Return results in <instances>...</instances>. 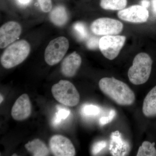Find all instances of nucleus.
I'll return each instance as SVG.
<instances>
[{
    "mask_svg": "<svg viewBox=\"0 0 156 156\" xmlns=\"http://www.w3.org/2000/svg\"><path fill=\"white\" fill-rule=\"evenodd\" d=\"M101 92L119 105H130L135 101L134 92L128 85L114 78H102L99 82Z\"/></svg>",
    "mask_w": 156,
    "mask_h": 156,
    "instance_id": "1",
    "label": "nucleus"
},
{
    "mask_svg": "<svg viewBox=\"0 0 156 156\" xmlns=\"http://www.w3.org/2000/svg\"><path fill=\"white\" fill-rule=\"evenodd\" d=\"M153 61L148 54L140 53L134 57L133 65L128 70L129 80L135 85H142L148 80L151 72Z\"/></svg>",
    "mask_w": 156,
    "mask_h": 156,
    "instance_id": "2",
    "label": "nucleus"
},
{
    "mask_svg": "<svg viewBox=\"0 0 156 156\" xmlns=\"http://www.w3.org/2000/svg\"><path fill=\"white\" fill-rule=\"evenodd\" d=\"M30 50V45L25 40L13 43L3 52L1 57V64L7 69L15 67L25 60Z\"/></svg>",
    "mask_w": 156,
    "mask_h": 156,
    "instance_id": "3",
    "label": "nucleus"
},
{
    "mask_svg": "<svg viewBox=\"0 0 156 156\" xmlns=\"http://www.w3.org/2000/svg\"><path fill=\"white\" fill-rule=\"evenodd\" d=\"M51 92L55 99L65 106H76L80 102V94L74 85L69 81H59L52 87Z\"/></svg>",
    "mask_w": 156,
    "mask_h": 156,
    "instance_id": "4",
    "label": "nucleus"
},
{
    "mask_svg": "<svg viewBox=\"0 0 156 156\" xmlns=\"http://www.w3.org/2000/svg\"><path fill=\"white\" fill-rule=\"evenodd\" d=\"M69 48V42L66 37H59L50 42L45 50V61L49 65H55L63 58Z\"/></svg>",
    "mask_w": 156,
    "mask_h": 156,
    "instance_id": "5",
    "label": "nucleus"
},
{
    "mask_svg": "<svg viewBox=\"0 0 156 156\" xmlns=\"http://www.w3.org/2000/svg\"><path fill=\"white\" fill-rule=\"evenodd\" d=\"M126 41L123 36H104L99 40V48L105 58L113 60L119 55Z\"/></svg>",
    "mask_w": 156,
    "mask_h": 156,
    "instance_id": "6",
    "label": "nucleus"
},
{
    "mask_svg": "<svg viewBox=\"0 0 156 156\" xmlns=\"http://www.w3.org/2000/svg\"><path fill=\"white\" fill-rule=\"evenodd\" d=\"M90 28L93 33L97 35H115L122 31L123 24L117 20L103 17L94 20Z\"/></svg>",
    "mask_w": 156,
    "mask_h": 156,
    "instance_id": "7",
    "label": "nucleus"
},
{
    "mask_svg": "<svg viewBox=\"0 0 156 156\" xmlns=\"http://www.w3.org/2000/svg\"><path fill=\"white\" fill-rule=\"evenodd\" d=\"M50 150L54 156H74L76 150L69 138L61 135H55L50 139Z\"/></svg>",
    "mask_w": 156,
    "mask_h": 156,
    "instance_id": "8",
    "label": "nucleus"
},
{
    "mask_svg": "<svg viewBox=\"0 0 156 156\" xmlns=\"http://www.w3.org/2000/svg\"><path fill=\"white\" fill-rule=\"evenodd\" d=\"M120 19L133 23H142L146 22L149 17L147 9L141 5H135L126 9L120 10L118 13Z\"/></svg>",
    "mask_w": 156,
    "mask_h": 156,
    "instance_id": "9",
    "label": "nucleus"
},
{
    "mask_svg": "<svg viewBox=\"0 0 156 156\" xmlns=\"http://www.w3.org/2000/svg\"><path fill=\"white\" fill-rule=\"evenodd\" d=\"M22 32V28L15 21H9L0 28V48L3 49L15 41Z\"/></svg>",
    "mask_w": 156,
    "mask_h": 156,
    "instance_id": "10",
    "label": "nucleus"
},
{
    "mask_svg": "<svg viewBox=\"0 0 156 156\" xmlns=\"http://www.w3.org/2000/svg\"><path fill=\"white\" fill-rule=\"evenodd\" d=\"M31 110V104L28 95L23 94L17 98L13 105L11 116L16 121H23L29 117Z\"/></svg>",
    "mask_w": 156,
    "mask_h": 156,
    "instance_id": "11",
    "label": "nucleus"
},
{
    "mask_svg": "<svg viewBox=\"0 0 156 156\" xmlns=\"http://www.w3.org/2000/svg\"><path fill=\"white\" fill-rule=\"evenodd\" d=\"M109 149L112 156H126L130 152L131 146L119 131H116L111 134Z\"/></svg>",
    "mask_w": 156,
    "mask_h": 156,
    "instance_id": "12",
    "label": "nucleus"
},
{
    "mask_svg": "<svg viewBox=\"0 0 156 156\" xmlns=\"http://www.w3.org/2000/svg\"><path fill=\"white\" fill-rule=\"evenodd\" d=\"M82 63L81 56L76 52H73L64 58L61 66L62 74L67 77L75 75Z\"/></svg>",
    "mask_w": 156,
    "mask_h": 156,
    "instance_id": "13",
    "label": "nucleus"
},
{
    "mask_svg": "<svg viewBox=\"0 0 156 156\" xmlns=\"http://www.w3.org/2000/svg\"><path fill=\"white\" fill-rule=\"evenodd\" d=\"M142 110L146 117L156 116V86L148 92L144 98Z\"/></svg>",
    "mask_w": 156,
    "mask_h": 156,
    "instance_id": "14",
    "label": "nucleus"
},
{
    "mask_svg": "<svg viewBox=\"0 0 156 156\" xmlns=\"http://www.w3.org/2000/svg\"><path fill=\"white\" fill-rule=\"evenodd\" d=\"M26 149L34 156H47L50 154L49 149L44 143L39 139L29 141L25 145Z\"/></svg>",
    "mask_w": 156,
    "mask_h": 156,
    "instance_id": "15",
    "label": "nucleus"
},
{
    "mask_svg": "<svg viewBox=\"0 0 156 156\" xmlns=\"http://www.w3.org/2000/svg\"><path fill=\"white\" fill-rule=\"evenodd\" d=\"M50 18L51 22L55 25L62 26L67 22L68 20L67 10L64 6H56L50 12Z\"/></svg>",
    "mask_w": 156,
    "mask_h": 156,
    "instance_id": "16",
    "label": "nucleus"
},
{
    "mask_svg": "<svg viewBox=\"0 0 156 156\" xmlns=\"http://www.w3.org/2000/svg\"><path fill=\"white\" fill-rule=\"evenodd\" d=\"M127 2V0H101L100 5L105 10L115 11L125 9Z\"/></svg>",
    "mask_w": 156,
    "mask_h": 156,
    "instance_id": "17",
    "label": "nucleus"
},
{
    "mask_svg": "<svg viewBox=\"0 0 156 156\" xmlns=\"http://www.w3.org/2000/svg\"><path fill=\"white\" fill-rule=\"evenodd\" d=\"M155 143L145 141L143 143L142 145L140 147L136 156H155L156 149L154 147Z\"/></svg>",
    "mask_w": 156,
    "mask_h": 156,
    "instance_id": "18",
    "label": "nucleus"
},
{
    "mask_svg": "<svg viewBox=\"0 0 156 156\" xmlns=\"http://www.w3.org/2000/svg\"><path fill=\"white\" fill-rule=\"evenodd\" d=\"M69 109L59 108L53 117V123L54 126H57L61 123L62 121L66 119L70 115Z\"/></svg>",
    "mask_w": 156,
    "mask_h": 156,
    "instance_id": "19",
    "label": "nucleus"
},
{
    "mask_svg": "<svg viewBox=\"0 0 156 156\" xmlns=\"http://www.w3.org/2000/svg\"><path fill=\"white\" fill-rule=\"evenodd\" d=\"M73 30L78 38L84 40L88 36V30L86 26L83 23H76L73 25Z\"/></svg>",
    "mask_w": 156,
    "mask_h": 156,
    "instance_id": "20",
    "label": "nucleus"
},
{
    "mask_svg": "<svg viewBox=\"0 0 156 156\" xmlns=\"http://www.w3.org/2000/svg\"><path fill=\"white\" fill-rule=\"evenodd\" d=\"M100 109L98 106L92 105H87L83 107L82 112L86 116H95L99 114Z\"/></svg>",
    "mask_w": 156,
    "mask_h": 156,
    "instance_id": "21",
    "label": "nucleus"
},
{
    "mask_svg": "<svg viewBox=\"0 0 156 156\" xmlns=\"http://www.w3.org/2000/svg\"><path fill=\"white\" fill-rule=\"evenodd\" d=\"M107 143L105 140H101L95 143L92 146V153L93 155H95L99 153L103 149L106 147Z\"/></svg>",
    "mask_w": 156,
    "mask_h": 156,
    "instance_id": "22",
    "label": "nucleus"
},
{
    "mask_svg": "<svg viewBox=\"0 0 156 156\" xmlns=\"http://www.w3.org/2000/svg\"><path fill=\"white\" fill-rule=\"evenodd\" d=\"M40 8L43 12L47 13L52 10V4L51 0H38Z\"/></svg>",
    "mask_w": 156,
    "mask_h": 156,
    "instance_id": "23",
    "label": "nucleus"
},
{
    "mask_svg": "<svg viewBox=\"0 0 156 156\" xmlns=\"http://www.w3.org/2000/svg\"><path fill=\"white\" fill-rule=\"evenodd\" d=\"M116 115V112L115 110L112 109L110 112L109 115L107 117H101L99 120V123L101 126H104L110 123L114 119Z\"/></svg>",
    "mask_w": 156,
    "mask_h": 156,
    "instance_id": "24",
    "label": "nucleus"
},
{
    "mask_svg": "<svg viewBox=\"0 0 156 156\" xmlns=\"http://www.w3.org/2000/svg\"><path fill=\"white\" fill-rule=\"evenodd\" d=\"M99 40L100 39L96 37H91L87 41V48L90 50H95L99 48Z\"/></svg>",
    "mask_w": 156,
    "mask_h": 156,
    "instance_id": "25",
    "label": "nucleus"
},
{
    "mask_svg": "<svg viewBox=\"0 0 156 156\" xmlns=\"http://www.w3.org/2000/svg\"><path fill=\"white\" fill-rule=\"evenodd\" d=\"M141 6L146 9L150 5V2L148 0H142L141 2Z\"/></svg>",
    "mask_w": 156,
    "mask_h": 156,
    "instance_id": "26",
    "label": "nucleus"
},
{
    "mask_svg": "<svg viewBox=\"0 0 156 156\" xmlns=\"http://www.w3.org/2000/svg\"><path fill=\"white\" fill-rule=\"evenodd\" d=\"M20 5H28L31 2L32 0H17Z\"/></svg>",
    "mask_w": 156,
    "mask_h": 156,
    "instance_id": "27",
    "label": "nucleus"
},
{
    "mask_svg": "<svg viewBox=\"0 0 156 156\" xmlns=\"http://www.w3.org/2000/svg\"><path fill=\"white\" fill-rule=\"evenodd\" d=\"M153 11L154 13L156 15V0H152Z\"/></svg>",
    "mask_w": 156,
    "mask_h": 156,
    "instance_id": "28",
    "label": "nucleus"
},
{
    "mask_svg": "<svg viewBox=\"0 0 156 156\" xmlns=\"http://www.w3.org/2000/svg\"><path fill=\"white\" fill-rule=\"evenodd\" d=\"M3 100V98L2 95H1V101H0V103H2Z\"/></svg>",
    "mask_w": 156,
    "mask_h": 156,
    "instance_id": "29",
    "label": "nucleus"
},
{
    "mask_svg": "<svg viewBox=\"0 0 156 156\" xmlns=\"http://www.w3.org/2000/svg\"><path fill=\"white\" fill-rule=\"evenodd\" d=\"M12 156H17V155L16 154H14L12 155Z\"/></svg>",
    "mask_w": 156,
    "mask_h": 156,
    "instance_id": "30",
    "label": "nucleus"
}]
</instances>
